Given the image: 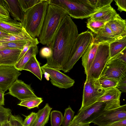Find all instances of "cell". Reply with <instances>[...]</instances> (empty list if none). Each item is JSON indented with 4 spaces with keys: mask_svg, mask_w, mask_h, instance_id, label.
<instances>
[{
    "mask_svg": "<svg viewBox=\"0 0 126 126\" xmlns=\"http://www.w3.org/2000/svg\"><path fill=\"white\" fill-rule=\"evenodd\" d=\"M8 33L0 31V39H2L6 37Z\"/></svg>",
    "mask_w": 126,
    "mask_h": 126,
    "instance_id": "cell-46",
    "label": "cell"
},
{
    "mask_svg": "<svg viewBox=\"0 0 126 126\" xmlns=\"http://www.w3.org/2000/svg\"><path fill=\"white\" fill-rule=\"evenodd\" d=\"M91 4L95 8L96 11L108 5H110L113 0H88Z\"/></svg>",
    "mask_w": 126,
    "mask_h": 126,
    "instance_id": "cell-35",
    "label": "cell"
},
{
    "mask_svg": "<svg viewBox=\"0 0 126 126\" xmlns=\"http://www.w3.org/2000/svg\"><path fill=\"white\" fill-rule=\"evenodd\" d=\"M8 48L7 47H4L3 46H0V50H2L3 49Z\"/></svg>",
    "mask_w": 126,
    "mask_h": 126,
    "instance_id": "cell-49",
    "label": "cell"
},
{
    "mask_svg": "<svg viewBox=\"0 0 126 126\" xmlns=\"http://www.w3.org/2000/svg\"><path fill=\"white\" fill-rule=\"evenodd\" d=\"M5 6L14 20L22 23L24 12L21 9L18 0H4Z\"/></svg>",
    "mask_w": 126,
    "mask_h": 126,
    "instance_id": "cell-20",
    "label": "cell"
},
{
    "mask_svg": "<svg viewBox=\"0 0 126 126\" xmlns=\"http://www.w3.org/2000/svg\"><path fill=\"white\" fill-rule=\"evenodd\" d=\"M126 48V37L110 43L109 44L110 59L116 56Z\"/></svg>",
    "mask_w": 126,
    "mask_h": 126,
    "instance_id": "cell-22",
    "label": "cell"
},
{
    "mask_svg": "<svg viewBox=\"0 0 126 126\" xmlns=\"http://www.w3.org/2000/svg\"><path fill=\"white\" fill-rule=\"evenodd\" d=\"M118 7L117 10L120 12L126 11V0H114Z\"/></svg>",
    "mask_w": 126,
    "mask_h": 126,
    "instance_id": "cell-40",
    "label": "cell"
},
{
    "mask_svg": "<svg viewBox=\"0 0 126 126\" xmlns=\"http://www.w3.org/2000/svg\"><path fill=\"white\" fill-rule=\"evenodd\" d=\"M105 90L101 86L99 79H86L84 83L81 107L83 110L96 102Z\"/></svg>",
    "mask_w": 126,
    "mask_h": 126,
    "instance_id": "cell-8",
    "label": "cell"
},
{
    "mask_svg": "<svg viewBox=\"0 0 126 126\" xmlns=\"http://www.w3.org/2000/svg\"><path fill=\"white\" fill-rule=\"evenodd\" d=\"M115 36L121 39L126 37V21L119 14L114 19L106 23Z\"/></svg>",
    "mask_w": 126,
    "mask_h": 126,
    "instance_id": "cell-14",
    "label": "cell"
},
{
    "mask_svg": "<svg viewBox=\"0 0 126 126\" xmlns=\"http://www.w3.org/2000/svg\"><path fill=\"white\" fill-rule=\"evenodd\" d=\"M22 50L7 48L0 50V65L14 66Z\"/></svg>",
    "mask_w": 126,
    "mask_h": 126,
    "instance_id": "cell-15",
    "label": "cell"
},
{
    "mask_svg": "<svg viewBox=\"0 0 126 126\" xmlns=\"http://www.w3.org/2000/svg\"><path fill=\"white\" fill-rule=\"evenodd\" d=\"M12 110L9 108L3 107L0 105V126H2L6 121L9 120L12 114Z\"/></svg>",
    "mask_w": 126,
    "mask_h": 126,
    "instance_id": "cell-34",
    "label": "cell"
},
{
    "mask_svg": "<svg viewBox=\"0 0 126 126\" xmlns=\"http://www.w3.org/2000/svg\"><path fill=\"white\" fill-rule=\"evenodd\" d=\"M43 101L42 98L37 97L21 101L17 105L26 107L28 109L35 107L38 108L39 105Z\"/></svg>",
    "mask_w": 126,
    "mask_h": 126,
    "instance_id": "cell-29",
    "label": "cell"
},
{
    "mask_svg": "<svg viewBox=\"0 0 126 126\" xmlns=\"http://www.w3.org/2000/svg\"><path fill=\"white\" fill-rule=\"evenodd\" d=\"M8 93L21 101L38 97L30 85L20 80H17L8 89Z\"/></svg>",
    "mask_w": 126,
    "mask_h": 126,
    "instance_id": "cell-13",
    "label": "cell"
},
{
    "mask_svg": "<svg viewBox=\"0 0 126 126\" xmlns=\"http://www.w3.org/2000/svg\"><path fill=\"white\" fill-rule=\"evenodd\" d=\"M106 23L90 17L88 19L86 26L88 28L96 34L104 26Z\"/></svg>",
    "mask_w": 126,
    "mask_h": 126,
    "instance_id": "cell-28",
    "label": "cell"
},
{
    "mask_svg": "<svg viewBox=\"0 0 126 126\" xmlns=\"http://www.w3.org/2000/svg\"><path fill=\"white\" fill-rule=\"evenodd\" d=\"M41 70L42 74H44L45 78L47 80H49V74L44 70L41 69Z\"/></svg>",
    "mask_w": 126,
    "mask_h": 126,
    "instance_id": "cell-45",
    "label": "cell"
},
{
    "mask_svg": "<svg viewBox=\"0 0 126 126\" xmlns=\"http://www.w3.org/2000/svg\"><path fill=\"white\" fill-rule=\"evenodd\" d=\"M94 38L92 33L88 30L79 34L72 47L68 61L61 70L65 73L69 72L94 41Z\"/></svg>",
    "mask_w": 126,
    "mask_h": 126,
    "instance_id": "cell-5",
    "label": "cell"
},
{
    "mask_svg": "<svg viewBox=\"0 0 126 126\" xmlns=\"http://www.w3.org/2000/svg\"><path fill=\"white\" fill-rule=\"evenodd\" d=\"M110 59L109 43L99 44L94 59L86 75V79H98Z\"/></svg>",
    "mask_w": 126,
    "mask_h": 126,
    "instance_id": "cell-6",
    "label": "cell"
},
{
    "mask_svg": "<svg viewBox=\"0 0 126 126\" xmlns=\"http://www.w3.org/2000/svg\"><path fill=\"white\" fill-rule=\"evenodd\" d=\"M9 120L11 126H23L22 118L19 115H11Z\"/></svg>",
    "mask_w": 126,
    "mask_h": 126,
    "instance_id": "cell-37",
    "label": "cell"
},
{
    "mask_svg": "<svg viewBox=\"0 0 126 126\" xmlns=\"http://www.w3.org/2000/svg\"><path fill=\"white\" fill-rule=\"evenodd\" d=\"M118 14L115 10L110 5L97 11L92 15L90 18L106 23L114 18Z\"/></svg>",
    "mask_w": 126,
    "mask_h": 126,
    "instance_id": "cell-16",
    "label": "cell"
},
{
    "mask_svg": "<svg viewBox=\"0 0 126 126\" xmlns=\"http://www.w3.org/2000/svg\"><path fill=\"white\" fill-rule=\"evenodd\" d=\"M112 58L116 59L126 63V48L121 52Z\"/></svg>",
    "mask_w": 126,
    "mask_h": 126,
    "instance_id": "cell-42",
    "label": "cell"
},
{
    "mask_svg": "<svg viewBox=\"0 0 126 126\" xmlns=\"http://www.w3.org/2000/svg\"><path fill=\"white\" fill-rule=\"evenodd\" d=\"M33 39L29 35L24 28L21 32L17 33H8L6 37L0 39V42L17 41H29Z\"/></svg>",
    "mask_w": 126,
    "mask_h": 126,
    "instance_id": "cell-26",
    "label": "cell"
},
{
    "mask_svg": "<svg viewBox=\"0 0 126 126\" xmlns=\"http://www.w3.org/2000/svg\"><path fill=\"white\" fill-rule=\"evenodd\" d=\"M75 113L70 106L65 109L63 117L62 124L63 126H69L74 117Z\"/></svg>",
    "mask_w": 126,
    "mask_h": 126,
    "instance_id": "cell-31",
    "label": "cell"
},
{
    "mask_svg": "<svg viewBox=\"0 0 126 126\" xmlns=\"http://www.w3.org/2000/svg\"></svg>",
    "mask_w": 126,
    "mask_h": 126,
    "instance_id": "cell-51",
    "label": "cell"
},
{
    "mask_svg": "<svg viewBox=\"0 0 126 126\" xmlns=\"http://www.w3.org/2000/svg\"><path fill=\"white\" fill-rule=\"evenodd\" d=\"M93 41L88 47L82 56V64L86 75L94 59L98 46V45L94 43Z\"/></svg>",
    "mask_w": 126,
    "mask_h": 126,
    "instance_id": "cell-17",
    "label": "cell"
},
{
    "mask_svg": "<svg viewBox=\"0 0 126 126\" xmlns=\"http://www.w3.org/2000/svg\"><path fill=\"white\" fill-rule=\"evenodd\" d=\"M40 53L41 56L46 59L50 58L52 55L51 50L48 47L42 48L40 51Z\"/></svg>",
    "mask_w": 126,
    "mask_h": 126,
    "instance_id": "cell-39",
    "label": "cell"
},
{
    "mask_svg": "<svg viewBox=\"0 0 126 126\" xmlns=\"http://www.w3.org/2000/svg\"><path fill=\"white\" fill-rule=\"evenodd\" d=\"M126 119V105L125 104L104 111L92 123L98 126H109L115 122Z\"/></svg>",
    "mask_w": 126,
    "mask_h": 126,
    "instance_id": "cell-9",
    "label": "cell"
},
{
    "mask_svg": "<svg viewBox=\"0 0 126 126\" xmlns=\"http://www.w3.org/2000/svg\"><path fill=\"white\" fill-rule=\"evenodd\" d=\"M4 92L0 89V105H4Z\"/></svg>",
    "mask_w": 126,
    "mask_h": 126,
    "instance_id": "cell-44",
    "label": "cell"
},
{
    "mask_svg": "<svg viewBox=\"0 0 126 126\" xmlns=\"http://www.w3.org/2000/svg\"></svg>",
    "mask_w": 126,
    "mask_h": 126,
    "instance_id": "cell-52",
    "label": "cell"
},
{
    "mask_svg": "<svg viewBox=\"0 0 126 126\" xmlns=\"http://www.w3.org/2000/svg\"><path fill=\"white\" fill-rule=\"evenodd\" d=\"M120 91L123 93L126 92V77L118 81L116 86Z\"/></svg>",
    "mask_w": 126,
    "mask_h": 126,
    "instance_id": "cell-41",
    "label": "cell"
},
{
    "mask_svg": "<svg viewBox=\"0 0 126 126\" xmlns=\"http://www.w3.org/2000/svg\"><path fill=\"white\" fill-rule=\"evenodd\" d=\"M36 116V113L32 112L28 115L26 116L23 121V126H30Z\"/></svg>",
    "mask_w": 126,
    "mask_h": 126,
    "instance_id": "cell-38",
    "label": "cell"
},
{
    "mask_svg": "<svg viewBox=\"0 0 126 126\" xmlns=\"http://www.w3.org/2000/svg\"><path fill=\"white\" fill-rule=\"evenodd\" d=\"M100 84L105 90L116 87L118 81L115 79L101 76L98 79Z\"/></svg>",
    "mask_w": 126,
    "mask_h": 126,
    "instance_id": "cell-27",
    "label": "cell"
},
{
    "mask_svg": "<svg viewBox=\"0 0 126 126\" xmlns=\"http://www.w3.org/2000/svg\"><path fill=\"white\" fill-rule=\"evenodd\" d=\"M109 126H126V119L115 122Z\"/></svg>",
    "mask_w": 126,
    "mask_h": 126,
    "instance_id": "cell-43",
    "label": "cell"
},
{
    "mask_svg": "<svg viewBox=\"0 0 126 126\" xmlns=\"http://www.w3.org/2000/svg\"><path fill=\"white\" fill-rule=\"evenodd\" d=\"M28 41H17L5 42L2 43V46L8 48L18 49L22 50Z\"/></svg>",
    "mask_w": 126,
    "mask_h": 126,
    "instance_id": "cell-33",
    "label": "cell"
},
{
    "mask_svg": "<svg viewBox=\"0 0 126 126\" xmlns=\"http://www.w3.org/2000/svg\"><path fill=\"white\" fill-rule=\"evenodd\" d=\"M49 4L62 9L73 18L83 19L90 17L96 12L88 0H48Z\"/></svg>",
    "mask_w": 126,
    "mask_h": 126,
    "instance_id": "cell-4",
    "label": "cell"
},
{
    "mask_svg": "<svg viewBox=\"0 0 126 126\" xmlns=\"http://www.w3.org/2000/svg\"><path fill=\"white\" fill-rule=\"evenodd\" d=\"M77 25L68 15L64 18L52 40L48 46L52 55L47 59L49 66L61 70L67 62L71 51L78 35Z\"/></svg>",
    "mask_w": 126,
    "mask_h": 126,
    "instance_id": "cell-1",
    "label": "cell"
},
{
    "mask_svg": "<svg viewBox=\"0 0 126 126\" xmlns=\"http://www.w3.org/2000/svg\"><path fill=\"white\" fill-rule=\"evenodd\" d=\"M21 74L14 66L0 65V89L6 91Z\"/></svg>",
    "mask_w": 126,
    "mask_h": 126,
    "instance_id": "cell-12",
    "label": "cell"
},
{
    "mask_svg": "<svg viewBox=\"0 0 126 126\" xmlns=\"http://www.w3.org/2000/svg\"><path fill=\"white\" fill-rule=\"evenodd\" d=\"M2 46V43L0 42V46Z\"/></svg>",
    "mask_w": 126,
    "mask_h": 126,
    "instance_id": "cell-50",
    "label": "cell"
},
{
    "mask_svg": "<svg viewBox=\"0 0 126 126\" xmlns=\"http://www.w3.org/2000/svg\"><path fill=\"white\" fill-rule=\"evenodd\" d=\"M121 92L116 87L106 90L103 94L98 99L96 102L120 101Z\"/></svg>",
    "mask_w": 126,
    "mask_h": 126,
    "instance_id": "cell-24",
    "label": "cell"
},
{
    "mask_svg": "<svg viewBox=\"0 0 126 126\" xmlns=\"http://www.w3.org/2000/svg\"><path fill=\"white\" fill-rule=\"evenodd\" d=\"M69 126H90L89 124H79L75 125H69Z\"/></svg>",
    "mask_w": 126,
    "mask_h": 126,
    "instance_id": "cell-47",
    "label": "cell"
},
{
    "mask_svg": "<svg viewBox=\"0 0 126 126\" xmlns=\"http://www.w3.org/2000/svg\"><path fill=\"white\" fill-rule=\"evenodd\" d=\"M48 0H43L24 12L21 23L25 30L32 38L38 37L46 15Z\"/></svg>",
    "mask_w": 126,
    "mask_h": 126,
    "instance_id": "cell-3",
    "label": "cell"
},
{
    "mask_svg": "<svg viewBox=\"0 0 126 126\" xmlns=\"http://www.w3.org/2000/svg\"><path fill=\"white\" fill-rule=\"evenodd\" d=\"M41 68L49 74L51 83L59 88L67 89L72 86L75 83L74 80L69 77L60 70L49 66L46 63Z\"/></svg>",
    "mask_w": 126,
    "mask_h": 126,
    "instance_id": "cell-11",
    "label": "cell"
},
{
    "mask_svg": "<svg viewBox=\"0 0 126 126\" xmlns=\"http://www.w3.org/2000/svg\"><path fill=\"white\" fill-rule=\"evenodd\" d=\"M63 116L62 112L58 110H53L50 113L51 126H60L62 124Z\"/></svg>",
    "mask_w": 126,
    "mask_h": 126,
    "instance_id": "cell-30",
    "label": "cell"
},
{
    "mask_svg": "<svg viewBox=\"0 0 126 126\" xmlns=\"http://www.w3.org/2000/svg\"><path fill=\"white\" fill-rule=\"evenodd\" d=\"M101 76L119 81L126 77V63L116 59H110L102 72Z\"/></svg>",
    "mask_w": 126,
    "mask_h": 126,
    "instance_id": "cell-10",
    "label": "cell"
},
{
    "mask_svg": "<svg viewBox=\"0 0 126 126\" xmlns=\"http://www.w3.org/2000/svg\"><path fill=\"white\" fill-rule=\"evenodd\" d=\"M110 110L106 101L96 102L86 108L79 111L69 125L89 124L104 111Z\"/></svg>",
    "mask_w": 126,
    "mask_h": 126,
    "instance_id": "cell-7",
    "label": "cell"
},
{
    "mask_svg": "<svg viewBox=\"0 0 126 126\" xmlns=\"http://www.w3.org/2000/svg\"><path fill=\"white\" fill-rule=\"evenodd\" d=\"M38 51L37 45L32 46L23 56L14 65L15 67L19 71L23 69L26 64L31 57L36 56Z\"/></svg>",
    "mask_w": 126,
    "mask_h": 126,
    "instance_id": "cell-25",
    "label": "cell"
},
{
    "mask_svg": "<svg viewBox=\"0 0 126 126\" xmlns=\"http://www.w3.org/2000/svg\"><path fill=\"white\" fill-rule=\"evenodd\" d=\"M118 39H120L115 36L111 30L106 23L104 26L97 33L95 34L93 42L97 45L105 43L109 44Z\"/></svg>",
    "mask_w": 126,
    "mask_h": 126,
    "instance_id": "cell-19",
    "label": "cell"
},
{
    "mask_svg": "<svg viewBox=\"0 0 126 126\" xmlns=\"http://www.w3.org/2000/svg\"><path fill=\"white\" fill-rule=\"evenodd\" d=\"M52 108L47 103L45 107L36 113L35 119L30 126H44L48 122Z\"/></svg>",
    "mask_w": 126,
    "mask_h": 126,
    "instance_id": "cell-21",
    "label": "cell"
},
{
    "mask_svg": "<svg viewBox=\"0 0 126 126\" xmlns=\"http://www.w3.org/2000/svg\"><path fill=\"white\" fill-rule=\"evenodd\" d=\"M43 0H18L20 6L23 11L28 9L41 2Z\"/></svg>",
    "mask_w": 126,
    "mask_h": 126,
    "instance_id": "cell-32",
    "label": "cell"
},
{
    "mask_svg": "<svg viewBox=\"0 0 126 126\" xmlns=\"http://www.w3.org/2000/svg\"><path fill=\"white\" fill-rule=\"evenodd\" d=\"M24 29L21 22L10 18L0 19V31L8 33H17L21 32Z\"/></svg>",
    "mask_w": 126,
    "mask_h": 126,
    "instance_id": "cell-18",
    "label": "cell"
},
{
    "mask_svg": "<svg viewBox=\"0 0 126 126\" xmlns=\"http://www.w3.org/2000/svg\"><path fill=\"white\" fill-rule=\"evenodd\" d=\"M67 12L55 5L49 4L42 30L38 37L39 42L48 46Z\"/></svg>",
    "mask_w": 126,
    "mask_h": 126,
    "instance_id": "cell-2",
    "label": "cell"
},
{
    "mask_svg": "<svg viewBox=\"0 0 126 126\" xmlns=\"http://www.w3.org/2000/svg\"><path fill=\"white\" fill-rule=\"evenodd\" d=\"M10 18V13L5 6L4 0H0V19Z\"/></svg>",
    "mask_w": 126,
    "mask_h": 126,
    "instance_id": "cell-36",
    "label": "cell"
},
{
    "mask_svg": "<svg viewBox=\"0 0 126 126\" xmlns=\"http://www.w3.org/2000/svg\"><path fill=\"white\" fill-rule=\"evenodd\" d=\"M23 70L31 72L40 80H42V73L40 63L36 58V56L31 58L25 65Z\"/></svg>",
    "mask_w": 126,
    "mask_h": 126,
    "instance_id": "cell-23",
    "label": "cell"
},
{
    "mask_svg": "<svg viewBox=\"0 0 126 126\" xmlns=\"http://www.w3.org/2000/svg\"><path fill=\"white\" fill-rule=\"evenodd\" d=\"M11 124L9 120L6 121L3 124L2 126H10Z\"/></svg>",
    "mask_w": 126,
    "mask_h": 126,
    "instance_id": "cell-48",
    "label": "cell"
}]
</instances>
